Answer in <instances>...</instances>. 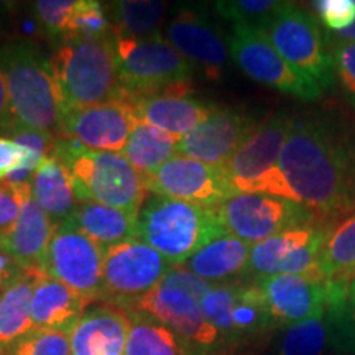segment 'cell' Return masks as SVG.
I'll use <instances>...</instances> for the list:
<instances>
[{"instance_id": "cell-46", "label": "cell", "mask_w": 355, "mask_h": 355, "mask_svg": "<svg viewBox=\"0 0 355 355\" xmlns=\"http://www.w3.org/2000/svg\"><path fill=\"white\" fill-rule=\"evenodd\" d=\"M17 2H6L0 0V30L7 28L8 24L13 20V13L17 10Z\"/></svg>"}, {"instance_id": "cell-31", "label": "cell", "mask_w": 355, "mask_h": 355, "mask_svg": "<svg viewBox=\"0 0 355 355\" xmlns=\"http://www.w3.org/2000/svg\"><path fill=\"white\" fill-rule=\"evenodd\" d=\"M178 141L159 128L140 122L133 128L122 155L140 173L148 176L176 155Z\"/></svg>"}, {"instance_id": "cell-30", "label": "cell", "mask_w": 355, "mask_h": 355, "mask_svg": "<svg viewBox=\"0 0 355 355\" xmlns=\"http://www.w3.org/2000/svg\"><path fill=\"white\" fill-rule=\"evenodd\" d=\"M319 272L332 285L350 288L355 279V214L332 227L319 257Z\"/></svg>"}, {"instance_id": "cell-44", "label": "cell", "mask_w": 355, "mask_h": 355, "mask_svg": "<svg viewBox=\"0 0 355 355\" xmlns=\"http://www.w3.org/2000/svg\"><path fill=\"white\" fill-rule=\"evenodd\" d=\"M13 123H15V119H13L10 101H8L7 84L6 79H3L2 69H0V133H7Z\"/></svg>"}, {"instance_id": "cell-12", "label": "cell", "mask_w": 355, "mask_h": 355, "mask_svg": "<svg viewBox=\"0 0 355 355\" xmlns=\"http://www.w3.org/2000/svg\"><path fill=\"white\" fill-rule=\"evenodd\" d=\"M227 48L234 63L254 81L306 102L321 97V87L293 69L259 26L234 25Z\"/></svg>"}, {"instance_id": "cell-7", "label": "cell", "mask_w": 355, "mask_h": 355, "mask_svg": "<svg viewBox=\"0 0 355 355\" xmlns=\"http://www.w3.org/2000/svg\"><path fill=\"white\" fill-rule=\"evenodd\" d=\"M293 119L295 115L283 110L259 123L245 144L222 166L234 193L268 194L293 201L290 188L278 168Z\"/></svg>"}, {"instance_id": "cell-8", "label": "cell", "mask_w": 355, "mask_h": 355, "mask_svg": "<svg viewBox=\"0 0 355 355\" xmlns=\"http://www.w3.org/2000/svg\"><path fill=\"white\" fill-rule=\"evenodd\" d=\"M119 76L127 101L188 84L191 63L163 35L152 38L115 37Z\"/></svg>"}, {"instance_id": "cell-15", "label": "cell", "mask_w": 355, "mask_h": 355, "mask_svg": "<svg viewBox=\"0 0 355 355\" xmlns=\"http://www.w3.org/2000/svg\"><path fill=\"white\" fill-rule=\"evenodd\" d=\"M104 248L78 232L60 225L44 257L42 273L58 279L87 303L102 300Z\"/></svg>"}, {"instance_id": "cell-28", "label": "cell", "mask_w": 355, "mask_h": 355, "mask_svg": "<svg viewBox=\"0 0 355 355\" xmlns=\"http://www.w3.org/2000/svg\"><path fill=\"white\" fill-rule=\"evenodd\" d=\"M38 275L40 270H25L0 293V349L7 350L35 329L30 303Z\"/></svg>"}, {"instance_id": "cell-21", "label": "cell", "mask_w": 355, "mask_h": 355, "mask_svg": "<svg viewBox=\"0 0 355 355\" xmlns=\"http://www.w3.org/2000/svg\"><path fill=\"white\" fill-rule=\"evenodd\" d=\"M166 40L191 64L201 68L212 79L220 76L229 61L227 44L196 8H178L166 26Z\"/></svg>"}, {"instance_id": "cell-42", "label": "cell", "mask_w": 355, "mask_h": 355, "mask_svg": "<svg viewBox=\"0 0 355 355\" xmlns=\"http://www.w3.org/2000/svg\"><path fill=\"white\" fill-rule=\"evenodd\" d=\"M25 159V152L20 145L0 135V181H3L13 170L21 166Z\"/></svg>"}, {"instance_id": "cell-10", "label": "cell", "mask_w": 355, "mask_h": 355, "mask_svg": "<svg viewBox=\"0 0 355 355\" xmlns=\"http://www.w3.org/2000/svg\"><path fill=\"white\" fill-rule=\"evenodd\" d=\"M216 214L225 234L250 245H257L283 230L319 222V217L303 204L252 193L232 194L216 206Z\"/></svg>"}, {"instance_id": "cell-38", "label": "cell", "mask_w": 355, "mask_h": 355, "mask_svg": "<svg viewBox=\"0 0 355 355\" xmlns=\"http://www.w3.org/2000/svg\"><path fill=\"white\" fill-rule=\"evenodd\" d=\"M6 355H71L69 334L33 329L6 350Z\"/></svg>"}, {"instance_id": "cell-29", "label": "cell", "mask_w": 355, "mask_h": 355, "mask_svg": "<svg viewBox=\"0 0 355 355\" xmlns=\"http://www.w3.org/2000/svg\"><path fill=\"white\" fill-rule=\"evenodd\" d=\"M115 37L152 38L158 37L165 19L166 3L157 0H117L105 3Z\"/></svg>"}, {"instance_id": "cell-1", "label": "cell", "mask_w": 355, "mask_h": 355, "mask_svg": "<svg viewBox=\"0 0 355 355\" xmlns=\"http://www.w3.org/2000/svg\"><path fill=\"white\" fill-rule=\"evenodd\" d=\"M278 168L293 201L321 219L355 214V128L340 115H295Z\"/></svg>"}, {"instance_id": "cell-14", "label": "cell", "mask_w": 355, "mask_h": 355, "mask_svg": "<svg viewBox=\"0 0 355 355\" xmlns=\"http://www.w3.org/2000/svg\"><path fill=\"white\" fill-rule=\"evenodd\" d=\"M332 227L331 222L300 225L257 243L252 247L247 277L321 273L319 257Z\"/></svg>"}, {"instance_id": "cell-25", "label": "cell", "mask_w": 355, "mask_h": 355, "mask_svg": "<svg viewBox=\"0 0 355 355\" xmlns=\"http://www.w3.org/2000/svg\"><path fill=\"white\" fill-rule=\"evenodd\" d=\"M252 247L254 245L234 235L222 234L180 266H184L212 285L235 283L239 277H247Z\"/></svg>"}, {"instance_id": "cell-2", "label": "cell", "mask_w": 355, "mask_h": 355, "mask_svg": "<svg viewBox=\"0 0 355 355\" xmlns=\"http://www.w3.org/2000/svg\"><path fill=\"white\" fill-rule=\"evenodd\" d=\"M0 69L17 123L63 137L64 107L51 61L28 38H13L0 48Z\"/></svg>"}, {"instance_id": "cell-26", "label": "cell", "mask_w": 355, "mask_h": 355, "mask_svg": "<svg viewBox=\"0 0 355 355\" xmlns=\"http://www.w3.org/2000/svg\"><path fill=\"white\" fill-rule=\"evenodd\" d=\"M63 225L84 234L102 248L139 239V216L99 202H79Z\"/></svg>"}, {"instance_id": "cell-13", "label": "cell", "mask_w": 355, "mask_h": 355, "mask_svg": "<svg viewBox=\"0 0 355 355\" xmlns=\"http://www.w3.org/2000/svg\"><path fill=\"white\" fill-rule=\"evenodd\" d=\"M199 304L206 321L220 334L224 345L247 343L275 326L263 295L252 282L214 285Z\"/></svg>"}, {"instance_id": "cell-23", "label": "cell", "mask_w": 355, "mask_h": 355, "mask_svg": "<svg viewBox=\"0 0 355 355\" xmlns=\"http://www.w3.org/2000/svg\"><path fill=\"white\" fill-rule=\"evenodd\" d=\"M56 232V225L48 217L25 186L24 202L15 225L0 239V248L8 252L25 270H40L48 254V248Z\"/></svg>"}, {"instance_id": "cell-45", "label": "cell", "mask_w": 355, "mask_h": 355, "mask_svg": "<svg viewBox=\"0 0 355 355\" xmlns=\"http://www.w3.org/2000/svg\"><path fill=\"white\" fill-rule=\"evenodd\" d=\"M326 37H327V43H329V46H334V44H340V43H355V24L350 26V28L344 30V32H339V33L326 32Z\"/></svg>"}, {"instance_id": "cell-32", "label": "cell", "mask_w": 355, "mask_h": 355, "mask_svg": "<svg viewBox=\"0 0 355 355\" xmlns=\"http://www.w3.org/2000/svg\"><path fill=\"white\" fill-rule=\"evenodd\" d=\"M130 332L123 355H188L184 344L170 327L145 313L127 311Z\"/></svg>"}, {"instance_id": "cell-20", "label": "cell", "mask_w": 355, "mask_h": 355, "mask_svg": "<svg viewBox=\"0 0 355 355\" xmlns=\"http://www.w3.org/2000/svg\"><path fill=\"white\" fill-rule=\"evenodd\" d=\"M140 122L148 123L180 141L186 133L206 121L219 105L193 96L189 84L128 101Z\"/></svg>"}, {"instance_id": "cell-34", "label": "cell", "mask_w": 355, "mask_h": 355, "mask_svg": "<svg viewBox=\"0 0 355 355\" xmlns=\"http://www.w3.org/2000/svg\"><path fill=\"white\" fill-rule=\"evenodd\" d=\"M112 35L104 3L97 0H78L66 25L64 42L69 40H97Z\"/></svg>"}, {"instance_id": "cell-17", "label": "cell", "mask_w": 355, "mask_h": 355, "mask_svg": "<svg viewBox=\"0 0 355 355\" xmlns=\"http://www.w3.org/2000/svg\"><path fill=\"white\" fill-rule=\"evenodd\" d=\"M263 295L275 326H293L324 313L334 286L321 273L272 275L252 279Z\"/></svg>"}, {"instance_id": "cell-24", "label": "cell", "mask_w": 355, "mask_h": 355, "mask_svg": "<svg viewBox=\"0 0 355 355\" xmlns=\"http://www.w3.org/2000/svg\"><path fill=\"white\" fill-rule=\"evenodd\" d=\"M87 304L76 291L40 272L30 303L33 327L71 334L79 319L84 316Z\"/></svg>"}, {"instance_id": "cell-48", "label": "cell", "mask_w": 355, "mask_h": 355, "mask_svg": "<svg viewBox=\"0 0 355 355\" xmlns=\"http://www.w3.org/2000/svg\"><path fill=\"white\" fill-rule=\"evenodd\" d=\"M0 355H6V350H3V349H0Z\"/></svg>"}, {"instance_id": "cell-35", "label": "cell", "mask_w": 355, "mask_h": 355, "mask_svg": "<svg viewBox=\"0 0 355 355\" xmlns=\"http://www.w3.org/2000/svg\"><path fill=\"white\" fill-rule=\"evenodd\" d=\"M283 3L285 2L277 0H222L214 3V8L224 20L234 21L235 25H254L260 28L282 8Z\"/></svg>"}, {"instance_id": "cell-39", "label": "cell", "mask_w": 355, "mask_h": 355, "mask_svg": "<svg viewBox=\"0 0 355 355\" xmlns=\"http://www.w3.org/2000/svg\"><path fill=\"white\" fill-rule=\"evenodd\" d=\"M313 8L329 33L344 32L355 24V0H318Z\"/></svg>"}, {"instance_id": "cell-33", "label": "cell", "mask_w": 355, "mask_h": 355, "mask_svg": "<svg viewBox=\"0 0 355 355\" xmlns=\"http://www.w3.org/2000/svg\"><path fill=\"white\" fill-rule=\"evenodd\" d=\"M331 343L327 309L306 321L288 326L275 355H322Z\"/></svg>"}, {"instance_id": "cell-27", "label": "cell", "mask_w": 355, "mask_h": 355, "mask_svg": "<svg viewBox=\"0 0 355 355\" xmlns=\"http://www.w3.org/2000/svg\"><path fill=\"white\" fill-rule=\"evenodd\" d=\"M30 191L56 229L69 219L79 204L68 170L55 157L44 158L37 168L30 180Z\"/></svg>"}, {"instance_id": "cell-36", "label": "cell", "mask_w": 355, "mask_h": 355, "mask_svg": "<svg viewBox=\"0 0 355 355\" xmlns=\"http://www.w3.org/2000/svg\"><path fill=\"white\" fill-rule=\"evenodd\" d=\"M331 344L344 354L355 355V300L349 295L327 306Z\"/></svg>"}, {"instance_id": "cell-11", "label": "cell", "mask_w": 355, "mask_h": 355, "mask_svg": "<svg viewBox=\"0 0 355 355\" xmlns=\"http://www.w3.org/2000/svg\"><path fill=\"white\" fill-rule=\"evenodd\" d=\"M173 265L140 239L104 248L102 300L132 309L166 277Z\"/></svg>"}, {"instance_id": "cell-49", "label": "cell", "mask_w": 355, "mask_h": 355, "mask_svg": "<svg viewBox=\"0 0 355 355\" xmlns=\"http://www.w3.org/2000/svg\"><path fill=\"white\" fill-rule=\"evenodd\" d=\"M0 293H2V291H0Z\"/></svg>"}, {"instance_id": "cell-6", "label": "cell", "mask_w": 355, "mask_h": 355, "mask_svg": "<svg viewBox=\"0 0 355 355\" xmlns=\"http://www.w3.org/2000/svg\"><path fill=\"white\" fill-rule=\"evenodd\" d=\"M260 30L301 76L318 84L321 91L336 86V69L326 33L304 8L285 2Z\"/></svg>"}, {"instance_id": "cell-4", "label": "cell", "mask_w": 355, "mask_h": 355, "mask_svg": "<svg viewBox=\"0 0 355 355\" xmlns=\"http://www.w3.org/2000/svg\"><path fill=\"white\" fill-rule=\"evenodd\" d=\"M64 112L125 99L119 76L114 33L97 40H69L50 56Z\"/></svg>"}, {"instance_id": "cell-22", "label": "cell", "mask_w": 355, "mask_h": 355, "mask_svg": "<svg viewBox=\"0 0 355 355\" xmlns=\"http://www.w3.org/2000/svg\"><path fill=\"white\" fill-rule=\"evenodd\" d=\"M130 316L114 304L87 309L69 334L71 355H123Z\"/></svg>"}, {"instance_id": "cell-16", "label": "cell", "mask_w": 355, "mask_h": 355, "mask_svg": "<svg viewBox=\"0 0 355 355\" xmlns=\"http://www.w3.org/2000/svg\"><path fill=\"white\" fill-rule=\"evenodd\" d=\"M144 180L146 189L153 193V196L207 207L219 206L235 194L222 168L206 165L183 155H175Z\"/></svg>"}, {"instance_id": "cell-41", "label": "cell", "mask_w": 355, "mask_h": 355, "mask_svg": "<svg viewBox=\"0 0 355 355\" xmlns=\"http://www.w3.org/2000/svg\"><path fill=\"white\" fill-rule=\"evenodd\" d=\"M25 184H12L8 181L0 183V239L15 225L24 202Z\"/></svg>"}, {"instance_id": "cell-43", "label": "cell", "mask_w": 355, "mask_h": 355, "mask_svg": "<svg viewBox=\"0 0 355 355\" xmlns=\"http://www.w3.org/2000/svg\"><path fill=\"white\" fill-rule=\"evenodd\" d=\"M25 268H21L19 261L8 254V252L0 248V291H3L10 283L15 282Z\"/></svg>"}, {"instance_id": "cell-47", "label": "cell", "mask_w": 355, "mask_h": 355, "mask_svg": "<svg viewBox=\"0 0 355 355\" xmlns=\"http://www.w3.org/2000/svg\"><path fill=\"white\" fill-rule=\"evenodd\" d=\"M349 296H350V298L355 300V279H354L352 285H350V288H349Z\"/></svg>"}, {"instance_id": "cell-5", "label": "cell", "mask_w": 355, "mask_h": 355, "mask_svg": "<svg viewBox=\"0 0 355 355\" xmlns=\"http://www.w3.org/2000/svg\"><path fill=\"white\" fill-rule=\"evenodd\" d=\"M225 234L216 207L152 196L139 212V239L173 266L184 265L198 250Z\"/></svg>"}, {"instance_id": "cell-18", "label": "cell", "mask_w": 355, "mask_h": 355, "mask_svg": "<svg viewBox=\"0 0 355 355\" xmlns=\"http://www.w3.org/2000/svg\"><path fill=\"white\" fill-rule=\"evenodd\" d=\"M259 122L254 115L232 107H217L206 121L176 144V155L222 168L234 157Z\"/></svg>"}, {"instance_id": "cell-9", "label": "cell", "mask_w": 355, "mask_h": 355, "mask_svg": "<svg viewBox=\"0 0 355 355\" xmlns=\"http://www.w3.org/2000/svg\"><path fill=\"white\" fill-rule=\"evenodd\" d=\"M201 300L176 279L173 268L166 277L128 311L145 313L175 332L188 355H212L225 347L216 327L206 321Z\"/></svg>"}, {"instance_id": "cell-3", "label": "cell", "mask_w": 355, "mask_h": 355, "mask_svg": "<svg viewBox=\"0 0 355 355\" xmlns=\"http://www.w3.org/2000/svg\"><path fill=\"white\" fill-rule=\"evenodd\" d=\"M51 157L68 170L79 202H99L139 216L148 199L144 176L122 153L89 150L61 137Z\"/></svg>"}, {"instance_id": "cell-37", "label": "cell", "mask_w": 355, "mask_h": 355, "mask_svg": "<svg viewBox=\"0 0 355 355\" xmlns=\"http://www.w3.org/2000/svg\"><path fill=\"white\" fill-rule=\"evenodd\" d=\"M76 3L78 0H38L32 6L40 30L56 46L64 42L66 25Z\"/></svg>"}, {"instance_id": "cell-40", "label": "cell", "mask_w": 355, "mask_h": 355, "mask_svg": "<svg viewBox=\"0 0 355 355\" xmlns=\"http://www.w3.org/2000/svg\"><path fill=\"white\" fill-rule=\"evenodd\" d=\"M336 69V83H339L345 99L355 109V43H340L331 46Z\"/></svg>"}, {"instance_id": "cell-19", "label": "cell", "mask_w": 355, "mask_h": 355, "mask_svg": "<svg viewBox=\"0 0 355 355\" xmlns=\"http://www.w3.org/2000/svg\"><path fill=\"white\" fill-rule=\"evenodd\" d=\"M140 121L127 99L66 110L63 137L89 150L122 153Z\"/></svg>"}]
</instances>
